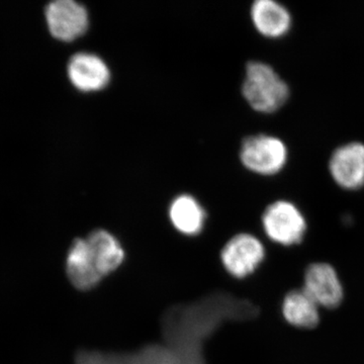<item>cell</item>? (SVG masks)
<instances>
[{"label":"cell","mask_w":364,"mask_h":364,"mask_svg":"<svg viewBox=\"0 0 364 364\" xmlns=\"http://www.w3.org/2000/svg\"><path fill=\"white\" fill-rule=\"evenodd\" d=\"M320 306L304 289H294L284 296L282 311L284 320L299 329H313L320 323Z\"/></svg>","instance_id":"cell-11"},{"label":"cell","mask_w":364,"mask_h":364,"mask_svg":"<svg viewBox=\"0 0 364 364\" xmlns=\"http://www.w3.org/2000/svg\"><path fill=\"white\" fill-rule=\"evenodd\" d=\"M124 256L121 244L112 234L97 230L87 238L74 241L67 255V274L77 289H91L117 269Z\"/></svg>","instance_id":"cell-1"},{"label":"cell","mask_w":364,"mask_h":364,"mask_svg":"<svg viewBox=\"0 0 364 364\" xmlns=\"http://www.w3.org/2000/svg\"><path fill=\"white\" fill-rule=\"evenodd\" d=\"M330 173L339 186L349 191L364 186V145L346 144L333 153L329 162Z\"/></svg>","instance_id":"cell-9"},{"label":"cell","mask_w":364,"mask_h":364,"mask_svg":"<svg viewBox=\"0 0 364 364\" xmlns=\"http://www.w3.org/2000/svg\"><path fill=\"white\" fill-rule=\"evenodd\" d=\"M242 92L252 109L264 114L277 112L289 97V86L274 69L258 61L247 64Z\"/></svg>","instance_id":"cell-2"},{"label":"cell","mask_w":364,"mask_h":364,"mask_svg":"<svg viewBox=\"0 0 364 364\" xmlns=\"http://www.w3.org/2000/svg\"><path fill=\"white\" fill-rule=\"evenodd\" d=\"M265 258V248L256 237L239 234L222 251V261L228 272L237 279L252 274Z\"/></svg>","instance_id":"cell-6"},{"label":"cell","mask_w":364,"mask_h":364,"mask_svg":"<svg viewBox=\"0 0 364 364\" xmlns=\"http://www.w3.org/2000/svg\"><path fill=\"white\" fill-rule=\"evenodd\" d=\"M169 217L173 226L186 235H196L202 231L205 210L193 196L181 195L171 203Z\"/></svg>","instance_id":"cell-12"},{"label":"cell","mask_w":364,"mask_h":364,"mask_svg":"<svg viewBox=\"0 0 364 364\" xmlns=\"http://www.w3.org/2000/svg\"><path fill=\"white\" fill-rule=\"evenodd\" d=\"M67 74L72 85L83 92L104 90L111 80L109 66L93 53L74 54L69 60Z\"/></svg>","instance_id":"cell-8"},{"label":"cell","mask_w":364,"mask_h":364,"mask_svg":"<svg viewBox=\"0 0 364 364\" xmlns=\"http://www.w3.org/2000/svg\"><path fill=\"white\" fill-rule=\"evenodd\" d=\"M262 226L270 240L282 246L301 243L306 233V221L293 203L277 200L268 205L262 215Z\"/></svg>","instance_id":"cell-3"},{"label":"cell","mask_w":364,"mask_h":364,"mask_svg":"<svg viewBox=\"0 0 364 364\" xmlns=\"http://www.w3.org/2000/svg\"><path fill=\"white\" fill-rule=\"evenodd\" d=\"M46 20L53 37L65 42L81 37L90 26L87 9L74 0L51 2L46 9Z\"/></svg>","instance_id":"cell-5"},{"label":"cell","mask_w":364,"mask_h":364,"mask_svg":"<svg viewBox=\"0 0 364 364\" xmlns=\"http://www.w3.org/2000/svg\"><path fill=\"white\" fill-rule=\"evenodd\" d=\"M286 144L277 136H251L244 140L240 151L241 161L246 168L261 176H274L287 161Z\"/></svg>","instance_id":"cell-4"},{"label":"cell","mask_w":364,"mask_h":364,"mask_svg":"<svg viewBox=\"0 0 364 364\" xmlns=\"http://www.w3.org/2000/svg\"><path fill=\"white\" fill-rule=\"evenodd\" d=\"M318 306L335 309L344 298V289L336 269L329 263L316 262L306 267L304 287Z\"/></svg>","instance_id":"cell-7"},{"label":"cell","mask_w":364,"mask_h":364,"mask_svg":"<svg viewBox=\"0 0 364 364\" xmlns=\"http://www.w3.org/2000/svg\"><path fill=\"white\" fill-rule=\"evenodd\" d=\"M251 18L256 30L267 38H280L291 30V14L287 7L273 0L254 2Z\"/></svg>","instance_id":"cell-10"}]
</instances>
